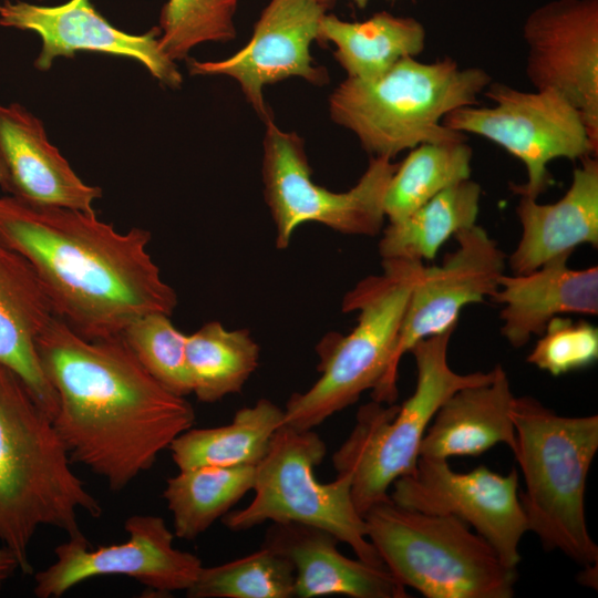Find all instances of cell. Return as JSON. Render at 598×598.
<instances>
[{"label":"cell","mask_w":598,"mask_h":598,"mask_svg":"<svg viewBox=\"0 0 598 598\" xmlns=\"http://www.w3.org/2000/svg\"><path fill=\"white\" fill-rule=\"evenodd\" d=\"M18 569L20 570L16 556L2 545L0 547V590Z\"/></svg>","instance_id":"836d02e7"},{"label":"cell","mask_w":598,"mask_h":598,"mask_svg":"<svg viewBox=\"0 0 598 598\" xmlns=\"http://www.w3.org/2000/svg\"><path fill=\"white\" fill-rule=\"evenodd\" d=\"M598 359V328L566 316L553 318L527 362L554 377L586 369Z\"/></svg>","instance_id":"d6a6232c"},{"label":"cell","mask_w":598,"mask_h":598,"mask_svg":"<svg viewBox=\"0 0 598 598\" xmlns=\"http://www.w3.org/2000/svg\"><path fill=\"white\" fill-rule=\"evenodd\" d=\"M124 543L92 548L84 535L69 537L54 549L55 561L34 577L38 598H58L74 586L100 576H126L150 590H187L203 563L174 547V532L156 515L136 514L124 524Z\"/></svg>","instance_id":"5bb4252c"},{"label":"cell","mask_w":598,"mask_h":598,"mask_svg":"<svg viewBox=\"0 0 598 598\" xmlns=\"http://www.w3.org/2000/svg\"><path fill=\"white\" fill-rule=\"evenodd\" d=\"M491 81L483 69L460 68L451 58L423 63L406 56L377 79L347 78L330 95L329 111L368 153L393 158L422 143L465 138L442 120L475 105Z\"/></svg>","instance_id":"5b68a950"},{"label":"cell","mask_w":598,"mask_h":598,"mask_svg":"<svg viewBox=\"0 0 598 598\" xmlns=\"http://www.w3.org/2000/svg\"><path fill=\"white\" fill-rule=\"evenodd\" d=\"M571 254L549 259L527 274H504L491 299L502 305L501 333L514 348L540 336L557 316L598 315V267L573 269Z\"/></svg>","instance_id":"ffe728a7"},{"label":"cell","mask_w":598,"mask_h":598,"mask_svg":"<svg viewBox=\"0 0 598 598\" xmlns=\"http://www.w3.org/2000/svg\"><path fill=\"white\" fill-rule=\"evenodd\" d=\"M472 147L465 138L422 143L398 164L383 200L389 223L399 221L443 189L471 178Z\"/></svg>","instance_id":"f1b7e54d"},{"label":"cell","mask_w":598,"mask_h":598,"mask_svg":"<svg viewBox=\"0 0 598 598\" xmlns=\"http://www.w3.org/2000/svg\"><path fill=\"white\" fill-rule=\"evenodd\" d=\"M255 474L256 465L179 470L166 481L163 493L172 513L174 535L194 540L204 534L252 489Z\"/></svg>","instance_id":"4316f807"},{"label":"cell","mask_w":598,"mask_h":598,"mask_svg":"<svg viewBox=\"0 0 598 598\" xmlns=\"http://www.w3.org/2000/svg\"><path fill=\"white\" fill-rule=\"evenodd\" d=\"M481 195L480 184L468 178L443 189L405 218L389 223L379 241L381 258L432 260L450 237L476 224Z\"/></svg>","instance_id":"484cf974"},{"label":"cell","mask_w":598,"mask_h":598,"mask_svg":"<svg viewBox=\"0 0 598 598\" xmlns=\"http://www.w3.org/2000/svg\"><path fill=\"white\" fill-rule=\"evenodd\" d=\"M334 1V0H333ZM360 9L367 7L369 0H352Z\"/></svg>","instance_id":"e575fe53"},{"label":"cell","mask_w":598,"mask_h":598,"mask_svg":"<svg viewBox=\"0 0 598 598\" xmlns=\"http://www.w3.org/2000/svg\"><path fill=\"white\" fill-rule=\"evenodd\" d=\"M513 452L525 483L519 502L528 530L546 550L584 567L598 564L585 515L586 482L598 450V416H564L533 396H515Z\"/></svg>","instance_id":"277c9868"},{"label":"cell","mask_w":598,"mask_h":598,"mask_svg":"<svg viewBox=\"0 0 598 598\" xmlns=\"http://www.w3.org/2000/svg\"><path fill=\"white\" fill-rule=\"evenodd\" d=\"M52 417L21 378L0 363V542L24 575L41 526L82 536L79 514L102 515L99 501L72 470Z\"/></svg>","instance_id":"3957f363"},{"label":"cell","mask_w":598,"mask_h":598,"mask_svg":"<svg viewBox=\"0 0 598 598\" xmlns=\"http://www.w3.org/2000/svg\"><path fill=\"white\" fill-rule=\"evenodd\" d=\"M454 330L413 346L410 352L415 360L416 384L412 395L401 405L372 400L361 406L350 435L332 455L337 474L351 476L352 498L362 516L389 498L399 477L414 470L426 429L445 400L493 377V369L461 374L450 367L447 348Z\"/></svg>","instance_id":"8992f818"},{"label":"cell","mask_w":598,"mask_h":598,"mask_svg":"<svg viewBox=\"0 0 598 598\" xmlns=\"http://www.w3.org/2000/svg\"><path fill=\"white\" fill-rule=\"evenodd\" d=\"M484 93L495 105L457 107L442 124L487 138L518 158L527 182L512 185L515 194L537 199L551 182L547 165L556 158L597 155L581 114L558 92H525L491 82Z\"/></svg>","instance_id":"8fae6325"},{"label":"cell","mask_w":598,"mask_h":598,"mask_svg":"<svg viewBox=\"0 0 598 598\" xmlns=\"http://www.w3.org/2000/svg\"><path fill=\"white\" fill-rule=\"evenodd\" d=\"M328 530L298 523H272L261 546L287 558L295 570L293 597L341 595L351 598H406L405 587L384 566L338 549Z\"/></svg>","instance_id":"d6986e66"},{"label":"cell","mask_w":598,"mask_h":598,"mask_svg":"<svg viewBox=\"0 0 598 598\" xmlns=\"http://www.w3.org/2000/svg\"><path fill=\"white\" fill-rule=\"evenodd\" d=\"M53 317L32 266L0 240V363L21 378L52 420L58 398L42 369L37 341Z\"/></svg>","instance_id":"7402d4cb"},{"label":"cell","mask_w":598,"mask_h":598,"mask_svg":"<svg viewBox=\"0 0 598 598\" xmlns=\"http://www.w3.org/2000/svg\"><path fill=\"white\" fill-rule=\"evenodd\" d=\"M514 400L506 371L495 365L489 380L457 390L440 406L426 429L420 456H477L497 444L507 445L513 453Z\"/></svg>","instance_id":"603a6c76"},{"label":"cell","mask_w":598,"mask_h":598,"mask_svg":"<svg viewBox=\"0 0 598 598\" xmlns=\"http://www.w3.org/2000/svg\"><path fill=\"white\" fill-rule=\"evenodd\" d=\"M265 124L264 195L276 226L277 248H287L305 223H319L346 235L375 236L381 231L383 200L398 164L373 156L351 189L334 193L312 182L300 136L280 130L272 118Z\"/></svg>","instance_id":"30bf717a"},{"label":"cell","mask_w":598,"mask_h":598,"mask_svg":"<svg viewBox=\"0 0 598 598\" xmlns=\"http://www.w3.org/2000/svg\"><path fill=\"white\" fill-rule=\"evenodd\" d=\"M185 353L193 393L206 403L240 392L259 361V347L247 330H227L218 321L187 334Z\"/></svg>","instance_id":"83f0119b"},{"label":"cell","mask_w":598,"mask_h":598,"mask_svg":"<svg viewBox=\"0 0 598 598\" xmlns=\"http://www.w3.org/2000/svg\"><path fill=\"white\" fill-rule=\"evenodd\" d=\"M326 453V443L312 429L282 424L256 465L251 502L244 508L230 509L221 518L223 524L231 532L248 530L266 522L310 525L348 544L359 559L384 566L354 505L351 476L337 474L326 484L315 476V467Z\"/></svg>","instance_id":"9c48e42d"},{"label":"cell","mask_w":598,"mask_h":598,"mask_svg":"<svg viewBox=\"0 0 598 598\" xmlns=\"http://www.w3.org/2000/svg\"><path fill=\"white\" fill-rule=\"evenodd\" d=\"M457 247L442 264L423 265L402 319L385 375L372 390V400L393 404L398 398L399 364L415 343L456 328L467 305L482 302L496 291L505 274L506 255L487 231L475 224L454 235Z\"/></svg>","instance_id":"7c38bea8"},{"label":"cell","mask_w":598,"mask_h":598,"mask_svg":"<svg viewBox=\"0 0 598 598\" xmlns=\"http://www.w3.org/2000/svg\"><path fill=\"white\" fill-rule=\"evenodd\" d=\"M424 262L382 259L383 272L359 281L343 298L358 322L347 336H328L318 347L321 377L283 409V424L311 430L373 390L389 370L414 283Z\"/></svg>","instance_id":"ba28073f"},{"label":"cell","mask_w":598,"mask_h":598,"mask_svg":"<svg viewBox=\"0 0 598 598\" xmlns=\"http://www.w3.org/2000/svg\"><path fill=\"white\" fill-rule=\"evenodd\" d=\"M327 7L317 0H270L257 20L249 42L234 55L219 61L190 60L193 75H227L236 80L258 115L271 117L262 89L299 76L313 85L329 81L322 66H315L310 45L319 41Z\"/></svg>","instance_id":"2e32d148"},{"label":"cell","mask_w":598,"mask_h":598,"mask_svg":"<svg viewBox=\"0 0 598 598\" xmlns=\"http://www.w3.org/2000/svg\"><path fill=\"white\" fill-rule=\"evenodd\" d=\"M425 39L426 31L419 20L386 11L354 22L326 13L319 29V42H332L336 60L348 78L358 80L377 79L401 59L419 55Z\"/></svg>","instance_id":"cb8c5ba5"},{"label":"cell","mask_w":598,"mask_h":598,"mask_svg":"<svg viewBox=\"0 0 598 598\" xmlns=\"http://www.w3.org/2000/svg\"><path fill=\"white\" fill-rule=\"evenodd\" d=\"M367 536L389 571L426 598H512L516 568L463 520L426 514L390 496L363 515Z\"/></svg>","instance_id":"52a82bcc"},{"label":"cell","mask_w":598,"mask_h":598,"mask_svg":"<svg viewBox=\"0 0 598 598\" xmlns=\"http://www.w3.org/2000/svg\"><path fill=\"white\" fill-rule=\"evenodd\" d=\"M171 316L148 313L122 332L124 341L147 372L165 389L186 396L193 393L186 363V336L174 327Z\"/></svg>","instance_id":"1f68e13d"},{"label":"cell","mask_w":598,"mask_h":598,"mask_svg":"<svg viewBox=\"0 0 598 598\" xmlns=\"http://www.w3.org/2000/svg\"><path fill=\"white\" fill-rule=\"evenodd\" d=\"M283 409L268 399L238 410L229 424L189 427L169 445L178 470L199 466L257 465L276 431L283 424Z\"/></svg>","instance_id":"d4e9b609"},{"label":"cell","mask_w":598,"mask_h":598,"mask_svg":"<svg viewBox=\"0 0 598 598\" xmlns=\"http://www.w3.org/2000/svg\"><path fill=\"white\" fill-rule=\"evenodd\" d=\"M317 1L324 4L327 8L331 7L333 3V0H317Z\"/></svg>","instance_id":"d590c367"},{"label":"cell","mask_w":598,"mask_h":598,"mask_svg":"<svg viewBox=\"0 0 598 598\" xmlns=\"http://www.w3.org/2000/svg\"><path fill=\"white\" fill-rule=\"evenodd\" d=\"M526 75L554 90L581 114L598 146V0H551L523 24Z\"/></svg>","instance_id":"9a60e30c"},{"label":"cell","mask_w":598,"mask_h":598,"mask_svg":"<svg viewBox=\"0 0 598 598\" xmlns=\"http://www.w3.org/2000/svg\"><path fill=\"white\" fill-rule=\"evenodd\" d=\"M151 238L138 227L120 233L95 212L0 196V240L32 266L54 316L89 340L173 313L177 296L147 252Z\"/></svg>","instance_id":"7a4b0ae2"},{"label":"cell","mask_w":598,"mask_h":598,"mask_svg":"<svg viewBox=\"0 0 598 598\" xmlns=\"http://www.w3.org/2000/svg\"><path fill=\"white\" fill-rule=\"evenodd\" d=\"M53 425L72 462L122 491L195 423V411L141 364L123 337L89 340L53 317L37 341Z\"/></svg>","instance_id":"6da1fadb"},{"label":"cell","mask_w":598,"mask_h":598,"mask_svg":"<svg viewBox=\"0 0 598 598\" xmlns=\"http://www.w3.org/2000/svg\"><path fill=\"white\" fill-rule=\"evenodd\" d=\"M295 570L291 563L261 546L244 557L212 567H202L186 590L190 598H290Z\"/></svg>","instance_id":"f546056e"},{"label":"cell","mask_w":598,"mask_h":598,"mask_svg":"<svg viewBox=\"0 0 598 598\" xmlns=\"http://www.w3.org/2000/svg\"><path fill=\"white\" fill-rule=\"evenodd\" d=\"M0 187L27 204L89 213L102 196L49 141L42 121L19 103L0 104Z\"/></svg>","instance_id":"ac0fdd59"},{"label":"cell","mask_w":598,"mask_h":598,"mask_svg":"<svg viewBox=\"0 0 598 598\" xmlns=\"http://www.w3.org/2000/svg\"><path fill=\"white\" fill-rule=\"evenodd\" d=\"M238 0H168L159 18V47L172 60L186 59L205 42L236 37L234 16Z\"/></svg>","instance_id":"4dcf8cb0"},{"label":"cell","mask_w":598,"mask_h":598,"mask_svg":"<svg viewBox=\"0 0 598 598\" xmlns=\"http://www.w3.org/2000/svg\"><path fill=\"white\" fill-rule=\"evenodd\" d=\"M565 195L553 204L519 195L516 214L522 235L508 257L512 274H527L582 244L598 246V161L580 159Z\"/></svg>","instance_id":"44dd1931"},{"label":"cell","mask_w":598,"mask_h":598,"mask_svg":"<svg viewBox=\"0 0 598 598\" xmlns=\"http://www.w3.org/2000/svg\"><path fill=\"white\" fill-rule=\"evenodd\" d=\"M0 25L37 33L41 50L34 66L51 68L58 58L78 52H99L140 62L161 84L179 87L183 78L174 61L159 47V28L132 34L112 25L90 0H69L59 6H40L6 0L0 4Z\"/></svg>","instance_id":"e0dca14e"},{"label":"cell","mask_w":598,"mask_h":598,"mask_svg":"<svg viewBox=\"0 0 598 598\" xmlns=\"http://www.w3.org/2000/svg\"><path fill=\"white\" fill-rule=\"evenodd\" d=\"M391 487L389 496L398 505L455 516L473 527L504 564L516 568L520 561L518 545L528 525L519 502L516 468L502 475L481 465L458 473L447 460L420 456L414 470Z\"/></svg>","instance_id":"4fadbf2b"}]
</instances>
